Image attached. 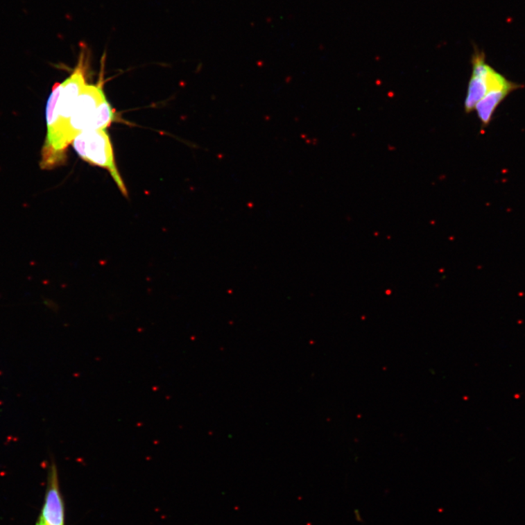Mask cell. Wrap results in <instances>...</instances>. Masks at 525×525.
Wrapping results in <instances>:
<instances>
[{"mask_svg": "<svg viewBox=\"0 0 525 525\" xmlns=\"http://www.w3.org/2000/svg\"><path fill=\"white\" fill-rule=\"evenodd\" d=\"M88 53L82 51L74 73L62 83H55L46 107L47 137L42 150L41 167L51 169L65 162L62 146L65 127L86 83Z\"/></svg>", "mask_w": 525, "mask_h": 525, "instance_id": "6da1fadb", "label": "cell"}, {"mask_svg": "<svg viewBox=\"0 0 525 525\" xmlns=\"http://www.w3.org/2000/svg\"><path fill=\"white\" fill-rule=\"evenodd\" d=\"M103 80L87 85L78 96L62 138L64 150L81 132L105 130L115 119V112L107 101Z\"/></svg>", "mask_w": 525, "mask_h": 525, "instance_id": "7a4b0ae2", "label": "cell"}, {"mask_svg": "<svg viewBox=\"0 0 525 525\" xmlns=\"http://www.w3.org/2000/svg\"><path fill=\"white\" fill-rule=\"evenodd\" d=\"M72 144L82 160L107 169L122 194L126 198L129 196L119 172L111 141L105 130L84 131L74 139Z\"/></svg>", "mask_w": 525, "mask_h": 525, "instance_id": "3957f363", "label": "cell"}, {"mask_svg": "<svg viewBox=\"0 0 525 525\" xmlns=\"http://www.w3.org/2000/svg\"><path fill=\"white\" fill-rule=\"evenodd\" d=\"M472 62V76L468 84L465 101L466 112L475 110L481 99L490 91L509 89L515 92L522 87L520 84L508 80L489 65L483 51L476 49Z\"/></svg>", "mask_w": 525, "mask_h": 525, "instance_id": "277c9868", "label": "cell"}, {"mask_svg": "<svg viewBox=\"0 0 525 525\" xmlns=\"http://www.w3.org/2000/svg\"><path fill=\"white\" fill-rule=\"evenodd\" d=\"M47 525H64L65 507L60 488L58 467L52 462L48 475V487L40 518Z\"/></svg>", "mask_w": 525, "mask_h": 525, "instance_id": "5b68a950", "label": "cell"}, {"mask_svg": "<svg viewBox=\"0 0 525 525\" xmlns=\"http://www.w3.org/2000/svg\"><path fill=\"white\" fill-rule=\"evenodd\" d=\"M513 92V89H509L492 90L488 93L483 98L481 99L476 105L475 110L482 126L485 128L490 124L496 109L498 108L510 93Z\"/></svg>", "mask_w": 525, "mask_h": 525, "instance_id": "8992f818", "label": "cell"}, {"mask_svg": "<svg viewBox=\"0 0 525 525\" xmlns=\"http://www.w3.org/2000/svg\"><path fill=\"white\" fill-rule=\"evenodd\" d=\"M35 525H47L44 522H42L40 519H38V521L37 522Z\"/></svg>", "mask_w": 525, "mask_h": 525, "instance_id": "52a82bcc", "label": "cell"}]
</instances>
